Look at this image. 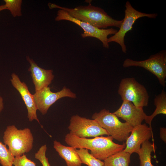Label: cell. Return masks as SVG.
Returning <instances> with one entry per match:
<instances>
[{
  "instance_id": "6da1fadb",
  "label": "cell",
  "mask_w": 166,
  "mask_h": 166,
  "mask_svg": "<svg viewBox=\"0 0 166 166\" xmlns=\"http://www.w3.org/2000/svg\"><path fill=\"white\" fill-rule=\"evenodd\" d=\"M111 136H97L94 138H81L69 133L65 136V143L75 148H85L96 158L104 160L111 156L124 149L125 144H120L113 141Z\"/></svg>"
},
{
  "instance_id": "7a4b0ae2",
  "label": "cell",
  "mask_w": 166,
  "mask_h": 166,
  "mask_svg": "<svg viewBox=\"0 0 166 166\" xmlns=\"http://www.w3.org/2000/svg\"><path fill=\"white\" fill-rule=\"evenodd\" d=\"M50 9L58 8L67 12L71 17L100 29L113 26L119 28L123 22L115 20L108 14L102 8L92 6L89 3L86 6H79L74 8L62 7L49 3Z\"/></svg>"
},
{
  "instance_id": "3957f363",
  "label": "cell",
  "mask_w": 166,
  "mask_h": 166,
  "mask_svg": "<svg viewBox=\"0 0 166 166\" xmlns=\"http://www.w3.org/2000/svg\"><path fill=\"white\" fill-rule=\"evenodd\" d=\"M3 141L14 157L30 152L33 146L34 137L30 128L18 129L14 125L8 126L4 132Z\"/></svg>"
},
{
  "instance_id": "277c9868",
  "label": "cell",
  "mask_w": 166,
  "mask_h": 166,
  "mask_svg": "<svg viewBox=\"0 0 166 166\" xmlns=\"http://www.w3.org/2000/svg\"><path fill=\"white\" fill-rule=\"evenodd\" d=\"M92 118L106 130L113 139L120 141L126 140L133 128L128 123L121 122L117 116L105 109L95 113Z\"/></svg>"
},
{
  "instance_id": "5b68a950",
  "label": "cell",
  "mask_w": 166,
  "mask_h": 166,
  "mask_svg": "<svg viewBox=\"0 0 166 166\" xmlns=\"http://www.w3.org/2000/svg\"><path fill=\"white\" fill-rule=\"evenodd\" d=\"M118 93L123 101L131 102L137 108H143L148 105L149 96L146 89L133 77L121 80Z\"/></svg>"
},
{
  "instance_id": "8992f818",
  "label": "cell",
  "mask_w": 166,
  "mask_h": 166,
  "mask_svg": "<svg viewBox=\"0 0 166 166\" xmlns=\"http://www.w3.org/2000/svg\"><path fill=\"white\" fill-rule=\"evenodd\" d=\"M123 66L127 68L131 66L142 67L148 71L158 78L160 83L165 86L166 78V52L165 50L160 51L151 55L147 59L136 61L127 58L124 61Z\"/></svg>"
},
{
  "instance_id": "52a82bcc",
  "label": "cell",
  "mask_w": 166,
  "mask_h": 166,
  "mask_svg": "<svg viewBox=\"0 0 166 166\" xmlns=\"http://www.w3.org/2000/svg\"><path fill=\"white\" fill-rule=\"evenodd\" d=\"M125 16L119 30L113 36L108 39L109 43L115 42L118 44L121 47L123 52H126V47L124 43V38L126 34L132 28V26L136 21L142 17H147L151 18H156L158 14L156 13L147 14L139 12L132 6L127 1L125 5Z\"/></svg>"
},
{
  "instance_id": "ba28073f",
  "label": "cell",
  "mask_w": 166,
  "mask_h": 166,
  "mask_svg": "<svg viewBox=\"0 0 166 166\" xmlns=\"http://www.w3.org/2000/svg\"><path fill=\"white\" fill-rule=\"evenodd\" d=\"M68 128L70 133L81 138L109 135L108 132L95 120L87 119L77 115L71 117Z\"/></svg>"
},
{
  "instance_id": "9c48e42d",
  "label": "cell",
  "mask_w": 166,
  "mask_h": 166,
  "mask_svg": "<svg viewBox=\"0 0 166 166\" xmlns=\"http://www.w3.org/2000/svg\"><path fill=\"white\" fill-rule=\"evenodd\" d=\"M65 20L72 22L77 25L84 31L81 34L83 38L87 37L96 38L100 41L102 43L103 47L108 48L109 43L108 42V36L111 34H115L118 30L111 28L110 29H100L94 27L89 24L81 21L71 16L64 10L60 9L57 13V16L55 18L56 21Z\"/></svg>"
},
{
  "instance_id": "30bf717a",
  "label": "cell",
  "mask_w": 166,
  "mask_h": 166,
  "mask_svg": "<svg viewBox=\"0 0 166 166\" xmlns=\"http://www.w3.org/2000/svg\"><path fill=\"white\" fill-rule=\"evenodd\" d=\"M33 96L37 109L43 115L45 114L50 107L59 99L66 97H76V94L65 86L56 92H52L49 86L45 87L35 92Z\"/></svg>"
},
{
  "instance_id": "8fae6325",
  "label": "cell",
  "mask_w": 166,
  "mask_h": 166,
  "mask_svg": "<svg viewBox=\"0 0 166 166\" xmlns=\"http://www.w3.org/2000/svg\"><path fill=\"white\" fill-rule=\"evenodd\" d=\"M152 129L146 124H140L134 127L131 133L126 140L124 150L132 154L138 152L141 144L153 137Z\"/></svg>"
},
{
  "instance_id": "7c38bea8",
  "label": "cell",
  "mask_w": 166,
  "mask_h": 166,
  "mask_svg": "<svg viewBox=\"0 0 166 166\" xmlns=\"http://www.w3.org/2000/svg\"><path fill=\"white\" fill-rule=\"evenodd\" d=\"M11 77L10 80L12 86L18 92L26 106L29 121H32L36 120L40 123L33 94L30 93L26 84L24 82H22L15 73H12Z\"/></svg>"
},
{
  "instance_id": "4fadbf2b",
  "label": "cell",
  "mask_w": 166,
  "mask_h": 166,
  "mask_svg": "<svg viewBox=\"0 0 166 166\" xmlns=\"http://www.w3.org/2000/svg\"><path fill=\"white\" fill-rule=\"evenodd\" d=\"M113 113L133 127L141 124L147 116L143 108H137L127 101H123L121 106Z\"/></svg>"
},
{
  "instance_id": "5bb4252c",
  "label": "cell",
  "mask_w": 166,
  "mask_h": 166,
  "mask_svg": "<svg viewBox=\"0 0 166 166\" xmlns=\"http://www.w3.org/2000/svg\"><path fill=\"white\" fill-rule=\"evenodd\" d=\"M26 59L30 65L28 71L31 73L35 92L49 86L54 78L53 71L51 69H45L40 67L29 56L26 57Z\"/></svg>"
},
{
  "instance_id": "9a60e30c",
  "label": "cell",
  "mask_w": 166,
  "mask_h": 166,
  "mask_svg": "<svg viewBox=\"0 0 166 166\" xmlns=\"http://www.w3.org/2000/svg\"><path fill=\"white\" fill-rule=\"evenodd\" d=\"M53 146L59 156L65 160L67 166H81L82 163L77 149L65 146L56 140L53 141Z\"/></svg>"
},
{
  "instance_id": "2e32d148",
  "label": "cell",
  "mask_w": 166,
  "mask_h": 166,
  "mask_svg": "<svg viewBox=\"0 0 166 166\" xmlns=\"http://www.w3.org/2000/svg\"><path fill=\"white\" fill-rule=\"evenodd\" d=\"M154 104L156 106L155 110L151 115H147L144 120L151 129V122L153 118L159 114H166V93L164 89L160 94L156 96Z\"/></svg>"
},
{
  "instance_id": "e0dca14e",
  "label": "cell",
  "mask_w": 166,
  "mask_h": 166,
  "mask_svg": "<svg viewBox=\"0 0 166 166\" xmlns=\"http://www.w3.org/2000/svg\"><path fill=\"white\" fill-rule=\"evenodd\" d=\"M156 147L154 143L149 140L143 142L137 152L140 160V166H153L151 161V154L155 151Z\"/></svg>"
},
{
  "instance_id": "ac0fdd59",
  "label": "cell",
  "mask_w": 166,
  "mask_h": 166,
  "mask_svg": "<svg viewBox=\"0 0 166 166\" xmlns=\"http://www.w3.org/2000/svg\"><path fill=\"white\" fill-rule=\"evenodd\" d=\"M131 155L123 150L105 159L103 166H129Z\"/></svg>"
},
{
  "instance_id": "d6986e66",
  "label": "cell",
  "mask_w": 166,
  "mask_h": 166,
  "mask_svg": "<svg viewBox=\"0 0 166 166\" xmlns=\"http://www.w3.org/2000/svg\"><path fill=\"white\" fill-rule=\"evenodd\" d=\"M82 164L88 166H103L104 162L92 156L88 149L80 148L76 149Z\"/></svg>"
},
{
  "instance_id": "ffe728a7",
  "label": "cell",
  "mask_w": 166,
  "mask_h": 166,
  "mask_svg": "<svg viewBox=\"0 0 166 166\" xmlns=\"http://www.w3.org/2000/svg\"><path fill=\"white\" fill-rule=\"evenodd\" d=\"M14 157L6 145L0 141V163L2 166H12Z\"/></svg>"
},
{
  "instance_id": "44dd1931",
  "label": "cell",
  "mask_w": 166,
  "mask_h": 166,
  "mask_svg": "<svg viewBox=\"0 0 166 166\" xmlns=\"http://www.w3.org/2000/svg\"><path fill=\"white\" fill-rule=\"evenodd\" d=\"M6 9L9 10L13 17L22 16L21 5L22 0H4Z\"/></svg>"
},
{
  "instance_id": "7402d4cb",
  "label": "cell",
  "mask_w": 166,
  "mask_h": 166,
  "mask_svg": "<svg viewBox=\"0 0 166 166\" xmlns=\"http://www.w3.org/2000/svg\"><path fill=\"white\" fill-rule=\"evenodd\" d=\"M47 149L46 145L44 144L40 148L34 155L35 158L39 161L42 166H50L46 156Z\"/></svg>"
},
{
  "instance_id": "603a6c76",
  "label": "cell",
  "mask_w": 166,
  "mask_h": 166,
  "mask_svg": "<svg viewBox=\"0 0 166 166\" xmlns=\"http://www.w3.org/2000/svg\"><path fill=\"white\" fill-rule=\"evenodd\" d=\"M13 165L14 166H36L35 163L29 159L25 154L20 156L15 157Z\"/></svg>"
},
{
  "instance_id": "cb8c5ba5",
  "label": "cell",
  "mask_w": 166,
  "mask_h": 166,
  "mask_svg": "<svg viewBox=\"0 0 166 166\" xmlns=\"http://www.w3.org/2000/svg\"><path fill=\"white\" fill-rule=\"evenodd\" d=\"M160 137L165 143L166 142V128L164 127L160 128Z\"/></svg>"
},
{
  "instance_id": "d4e9b609",
  "label": "cell",
  "mask_w": 166,
  "mask_h": 166,
  "mask_svg": "<svg viewBox=\"0 0 166 166\" xmlns=\"http://www.w3.org/2000/svg\"><path fill=\"white\" fill-rule=\"evenodd\" d=\"M4 108L3 99L0 95V113H1Z\"/></svg>"
},
{
  "instance_id": "484cf974",
  "label": "cell",
  "mask_w": 166,
  "mask_h": 166,
  "mask_svg": "<svg viewBox=\"0 0 166 166\" xmlns=\"http://www.w3.org/2000/svg\"><path fill=\"white\" fill-rule=\"evenodd\" d=\"M6 9V8L5 4L0 6V12Z\"/></svg>"
}]
</instances>
